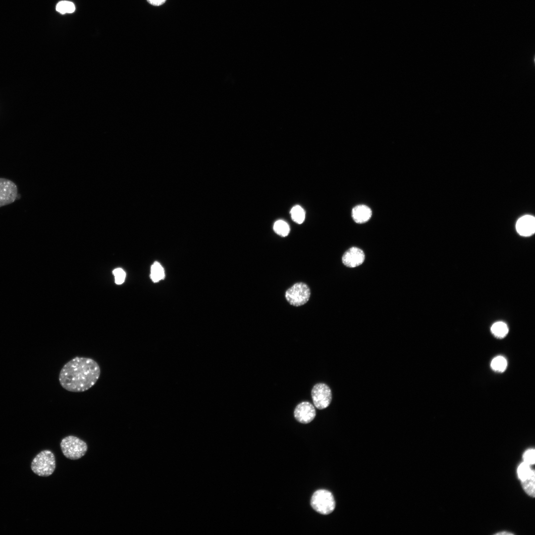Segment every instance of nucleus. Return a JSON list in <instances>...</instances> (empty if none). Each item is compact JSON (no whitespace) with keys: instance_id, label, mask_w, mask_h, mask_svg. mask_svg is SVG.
<instances>
[{"instance_id":"f03ea898","label":"nucleus","mask_w":535,"mask_h":535,"mask_svg":"<svg viewBox=\"0 0 535 535\" xmlns=\"http://www.w3.org/2000/svg\"><path fill=\"white\" fill-rule=\"evenodd\" d=\"M55 466L54 453L50 450H45L38 453L33 459L31 468L38 476L48 477L54 473Z\"/></svg>"},{"instance_id":"39448f33","label":"nucleus","mask_w":535,"mask_h":535,"mask_svg":"<svg viewBox=\"0 0 535 535\" xmlns=\"http://www.w3.org/2000/svg\"><path fill=\"white\" fill-rule=\"evenodd\" d=\"M310 295L309 287L303 282L296 283L285 292L286 300L294 306H300L306 304Z\"/></svg>"},{"instance_id":"f257e3e1","label":"nucleus","mask_w":535,"mask_h":535,"mask_svg":"<svg viewBox=\"0 0 535 535\" xmlns=\"http://www.w3.org/2000/svg\"><path fill=\"white\" fill-rule=\"evenodd\" d=\"M101 374L94 360L76 357L67 362L59 374V381L65 390L75 392L86 391L95 384Z\"/></svg>"},{"instance_id":"7ed1b4c3","label":"nucleus","mask_w":535,"mask_h":535,"mask_svg":"<svg viewBox=\"0 0 535 535\" xmlns=\"http://www.w3.org/2000/svg\"><path fill=\"white\" fill-rule=\"evenodd\" d=\"M61 451L65 457L70 460H77L83 457L88 449L87 443L73 435L63 438L60 444Z\"/></svg>"},{"instance_id":"4be33fe9","label":"nucleus","mask_w":535,"mask_h":535,"mask_svg":"<svg viewBox=\"0 0 535 535\" xmlns=\"http://www.w3.org/2000/svg\"><path fill=\"white\" fill-rule=\"evenodd\" d=\"M151 4L154 6H160L163 4L166 0H147Z\"/></svg>"},{"instance_id":"412c9836","label":"nucleus","mask_w":535,"mask_h":535,"mask_svg":"<svg viewBox=\"0 0 535 535\" xmlns=\"http://www.w3.org/2000/svg\"><path fill=\"white\" fill-rule=\"evenodd\" d=\"M523 458L524 462L529 465H532L535 463V450L534 449H530L527 450L524 455Z\"/></svg>"},{"instance_id":"6e6552de","label":"nucleus","mask_w":535,"mask_h":535,"mask_svg":"<svg viewBox=\"0 0 535 535\" xmlns=\"http://www.w3.org/2000/svg\"><path fill=\"white\" fill-rule=\"evenodd\" d=\"M316 415L314 406L308 401H303L298 404L294 411L295 419L302 424L310 423L314 420Z\"/></svg>"},{"instance_id":"9d476101","label":"nucleus","mask_w":535,"mask_h":535,"mask_svg":"<svg viewBox=\"0 0 535 535\" xmlns=\"http://www.w3.org/2000/svg\"><path fill=\"white\" fill-rule=\"evenodd\" d=\"M516 228L518 233L524 236H529L535 231V219L531 215H525L519 218Z\"/></svg>"},{"instance_id":"aec40b11","label":"nucleus","mask_w":535,"mask_h":535,"mask_svg":"<svg viewBox=\"0 0 535 535\" xmlns=\"http://www.w3.org/2000/svg\"><path fill=\"white\" fill-rule=\"evenodd\" d=\"M113 274L114 276L115 282L117 284H121L124 281L126 273L121 268H117L113 270Z\"/></svg>"},{"instance_id":"2eb2a0df","label":"nucleus","mask_w":535,"mask_h":535,"mask_svg":"<svg viewBox=\"0 0 535 535\" xmlns=\"http://www.w3.org/2000/svg\"><path fill=\"white\" fill-rule=\"evenodd\" d=\"M290 214L292 220L297 223L301 224L305 220V211L300 206H294L290 211Z\"/></svg>"},{"instance_id":"4468645a","label":"nucleus","mask_w":535,"mask_h":535,"mask_svg":"<svg viewBox=\"0 0 535 535\" xmlns=\"http://www.w3.org/2000/svg\"><path fill=\"white\" fill-rule=\"evenodd\" d=\"M151 277L154 282H158L164 277V271L160 264L156 262L151 267Z\"/></svg>"},{"instance_id":"1a4fd4ad","label":"nucleus","mask_w":535,"mask_h":535,"mask_svg":"<svg viewBox=\"0 0 535 535\" xmlns=\"http://www.w3.org/2000/svg\"><path fill=\"white\" fill-rule=\"evenodd\" d=\"M364 260V252L356 247H351L346 251L342 258L343 264L349 268H355L361 265Z\"/></svg>"},{"instance_id":"5701e85b","label":"nucleus","mask_w":535,"mask_h":535,"mask_svg":"<svg viewBox=\"0 0 535 535\" xmlns=\"http://www.w3.org/2000/svg\"><path fill=\"white\" fill-rule=\"evenodd\" d=\"M496 535H513V534H512L511 533H508V532H501V533H497Z\"/></svg>"},{"instance_id":"f8f14e48","label":"nucleus","mask_w":535,"mask_h":535,"mask_svg":"<svg viewBox=\"0 0 535 535\" xmlns=\"http://www.w3.org/2000/svg\"><path fill=\"white\" fill-rule=\"evenodd\" d=\"M521 483L527 493L532 497H535V475L534 470H532L530 475L526 479L521 481Z\"/></svg>"},{"instance_id":"dca6fc26","label":"nucleus","mask_w":535,"mask_h":535,"mask_svg":"<svg viewBox=\"0 0 535 535\" xmlns=\"http://www.w3.org/2000/svg\"><path fill=\"white\" fill-rule=\"evenodd\" d=\"M273 230L278 235L285 237L290 232V227L288 223L284 220H277L273 224Z\"/></svg>"},{"instance_id":"ddd939ff","label":"nucleus","mask_w":535,"mask_h":535,"mask_svg":"<svg viewBox=\"0 0 535 535\" xmlns=\"http://www.w3.org/2000/svg\"><path fill=\"white\" fill-rule=\"evenodd\" d=\"M492 333L497 338L504 337L508 332V328L506 323L502 321L494 323L491 327Z\"/></svg>"},{"instance_id":"9b49d317","label":"nucleus","mask_w":535,"mask_h":535,"mask_svg":"<svg viewBox=\"0 0 535 535\" xmlns=\"http://www.w3.org/2000/svg\"><path fill=\"white\" fill-rule=\"evenodd\" d=\"M372 212L371 209L364 205L355 206L352 211V216L357 223H363L368 221L371 218Z\"/></svg>"},{"instance_id":"6ab92c4d","label":"nucleus","mask_w":535,"mask_h":535,"mask_svg":"<svg viewBox=\"0 0 535 535\" xmlns=\"http://www.w3.org/2000/svg\"><path fill=\"white\" fill-rule=\"evenodd\" d=\"M532 469L529 465L525 462L521 463L518 469V474L520 480H523L526 479L530 474Z\"/></svg>"},{"instance_id":"20e7f679","label":"nucleus","mask_w":535,"mask_h":535,"mask_svg":"<svg viewBox=\"0 0 535 535\" xmlns=\"http://www.w3.org/2000/svg\"><path fill=\"white\" fill-rule=\"evenodd\" d=\"M312 508L317 512L322 515L332 513L335 507V502L332 494L325 489L316 491L311 500Z\"/></svg>"},{"instance_id":"0eeeda50","label":"nucleus","mask_w":535,"mask_h":535,"mask_svg":"<svg viewBox=\"0 0 535 535\" xmlns=\"http://www.w3.org/2000/svg\"><path fill=\"white\" fill-rule=\"evenodd\" d=\"M17 188L11 181L0 178V207L13 203L17 198Z\"/></svg>"},{"instance_id":"a211bd4d","label":"nucleus","mask_w":535,"mask_h":535,"mask_svg":"<svg viewBox=\"0 0 535 535\" xmlns=\"http://www.w3.org/2000/svg\"><path fill=\"white\" fill-rule=\"evenodd\" d=\"M75 7L74 3L71 1H60L56 6V10L57 11L62 14L65 13H71L75 11Z\"/></svg>"},{"instance_id":"f3484780","label":"nucleus","mask_w":535,"mask_h":535,"mask_svg":"<svg viewBox=\"0 0 535 535\" xmlns=\"http://www.w3.org/2000/svg\"><path fill=\"white\" fill-rule=\"evenodd\" d=\"M507 366V361L502 356L495 357L491 362L492 369L497 372H504L506 370Z\"/></svg>"},{"instance_id":"423d86ee","label":"nucleus","mask_w":535,"mask_h":535,"mask_svg":"<svg viewBox=\"0 0 535 535\" xmlns=\"http://www.w3.org/2000/svg\"><path fill=\"white\" fill-rule=\"evenodd\" d=\"M311 395L315 406L320 410L328 407L332 400L330 388L323 383H317L313 386Z\"/></svg>"}]
</instances>
